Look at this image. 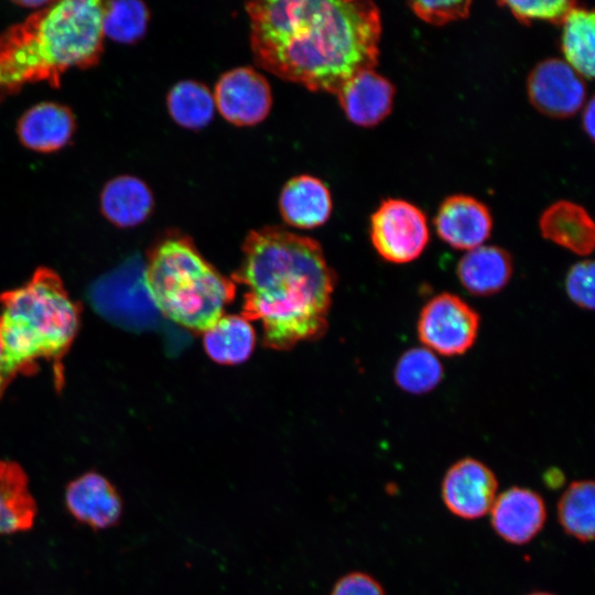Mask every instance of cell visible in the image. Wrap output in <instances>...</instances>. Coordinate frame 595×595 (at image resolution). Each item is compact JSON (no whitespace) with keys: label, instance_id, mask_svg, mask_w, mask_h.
<instances>
[{"label":"cell","instance_id":"obj_1","mask_svg":"<svg viewBox=\"0 0 595 595\" xmlns=\"http://www.w3.org/2000/svg\"><path fill=\"white\" fill-rule=\"evenodd\" d=\"M246 11L257 65L284 80L337 94L377 65L381 20L371 1H251Z\"/></svg>","mask_w":595,"mask_h":595},{"label":"cell","instance_id":"obj_14","mask_svg":"<svg viewBox=\"0 0 595 595\" xmlns=\"http://www.w3.org/2000/svg\"><path fill=\"white\" fill-rule=\"evenodd\" d=\"M76 131L73 110L56 101H42L28 108L18 119L15 132L21 144L50 154L65 148Z\"/></svg>","mask_w":595,"mask_h":595},{"label":"cell","instance_id":"obj_15","mask_svg":"<svg viewBox=\"0 0 595 595\" xmlns=\"http://www.w3.org/2000/svg\"><path fill=\"white\" fill-rule=\"evenodd\" d=\"M394 94L392 83L372 68L355 74L336 95L349 121L374 127L391 112Z\"/></svg>","mask_w":595,"mask_h":595},{"label":"cell","instance_id":"obj_16","mask_svg":"<svg viewBox=\"0 0 595 595\" xmlns=\"http://www.w3.org/2000/svg\"><path fill=\"white\" fill-rule=\"evenodd\" d=\"M332 208L329 190L312 175L292 177L280 193V214L292 227L311 229L322 226L329 218Z\"/></svg>","mask_w":595,"mask_h":595},{"label":"cell","instance_id":"obj_9","mask_svg":"<svg viewBox=\"0 0 595 595\" xmlns=\"http://www.w3.org/2000/svg\"><path fill=\"white\" fill-rule=\"evenodd\" d=\"M527 91L533 107L553 118L575 115L586 99L583 78L560 58L540 62L528 76Z\"/></svg>","mask_w":595,"mask_h":595},{"label":"cell","instance_id":"obj_3","mask_svg":"<svg viewBox=\"0 0 595 595\" xmlns=\"http://www.w3.org/2000/svg\"><path fill=\"white\" fill-rule=\"evenodd\" d=\"M104 43L102 1H51L0 33V100L32 84L60 88L68 71L99 63Z\"/></svg>","mask_w":595,"mask_h":595},{"label":"cell","instance_id":"obj_17","mask_svg":"<svg viewBox=\"0 0 595 595\" xmlns=\"http://www.w3.org/2000/svg\"><path fill=\"white\" fill-rule=\"evenodd\" d=\"M102 216L119 228H132L145 221L154 207L148 184L133 175H118L105 183L99 195Z\"/></svg>","mask_w":595,"mask_h":595},{"label":"cell","instance_id":"obj_19","mask_svg":"<svg viewBox=\"0 0 595 595\" xmlns=\"http://www.w3.org/2000/svg\"><path fill=\"white\" fill-rule=\"evenodd\" d=\"M543 238L576 255L592 253L595 226L585 208L569 201L549 206L539 221Z\"/></svg>","mask_w":595,"mask_h":595},{"label":"cell","instance_id":"obj_2","mask_svg":"<svg viewBox=\"0 0 595 595\" xmlns=\"http://www.w3.org/2000/svg\"><path fill=\"white\" fill-rule=\"evenodd\" d=\"M231 280L245 288L241 315L261 323L264 346L286 350L325 333L336 278L314 239L275 226L251 230Z\"/></svg>","mask_w":595,"mask_h":595},{"label":"cell","instance_id":"obj_32","mask_svg":"<svg viewBox=\"0 0 595 595\" xmlns=\"http://www.w3.org/2000/svg\"><path fill=\"white\" fill-rule=\"evenodd\" d=\"M544 483L550 488H558L564 483V475L560 469L550 468L543 476Z\"/></svg>","mask_w":595,"mask_h":595},{"label":"cell","instance_id":"obj_10","mask_svg":"<svg viewBox=\"0 0 595 595\" xmlns=\"http://www.w3.org/2000/svg\"><path fill=\"white\" fill-rule=\"evenodd\" d=\"M498 480L483 462L465 457L445 473L441 493L447 509L463 519L485 516L497 497Z\"/></svg>","mask_w":595,"mask_h":595},{"label":"cell","instance_id":"obj_7","mask_svg":"<svg viewBox=\"0 0 595 595\" xmlns=\"http://www.w3.org/2000/svg\"><path fill=\"white\" fill-rule=\"evenodd\" d=\"M370 239L386 261L411 262L421 256L430 240L425 215L407 201L385 199L371 215Z\"/></svg>","mask_w":595,"mask_h":595},{"label":"cell","instance_id":"obj_27","mask_svg":"<svg viewBox=\"0 0 595 595\" xmlns=\"http://www.w3.org/2000/svg\"><path fill=\"white\" fill-rule=\"evenodd\" d=\"M498 4L507 7L523 24L537 20L562 24L566 15L577 6L575 1L570 0L501 1Z\"/></svg>","mask_w":595,"mask_h":595},{"label":"cell","instance_id":"obj_24","mask_svg":"<svg viewBox=\"0 0 595 595\" xmlns=\"http://www.w3.org/2000/svg\"><path fill=\"white\" fill-rule=\"evenodd\" d=\"M166 107L178 126L199 130L206 127L215 112L212 91L204 84L186 79L176 83L166 96Z\"/></svg>","mask_w":595,"mask_h":595},{"label":"cell","instance_id":"obj_31","mask_svg":"<svg viewBox=\"0 0 595 595\" xmlns=\"http://www.w3.org/2000/svg\"><path fill=\"white\" fill-rule=\"evenodd\" d=\"M582 123H583L584 131L589 136L591 139H594L595 104H594L593 98L589 99V101L586 104L584 108Z\"/></svg>","mask_w":595,"mask_h":595},{"label":"cell","instance_id":"obj_35","mask_svg":"<svg viewBox=\"0 0 595 595\" xmlns=\"http://www.w3.org/2000/svg\"><path fill=\"white\" fill-rule=\"evenodd\" d=\"M1 356H2V343H1V338H0V360H1Z\"/></svg>","mask_w":595,"mask_h":595},{"label":"cell","instance_id":"obj_25","mask_svg":"<svg viewBox=\"0 0 595 595\" xmlns=\"http://www.w3.org/2000/svg\"><path fill=\"white\" fill-rule=\"evenodd\" d=\"M444 377V368L436 354L426 347H414L398 359L393 379L397 386L412 394L430 392Z\"/></svg>","mask_w":595,"mask_h":595},{"label":"cell","instance_id":"obj_13","mask_svg":"<svg viewBox=\"0 0 595 595\" xmlns=\"http://www.w3.org/2000/svg\"><path fill=\"white\" fill-rule=\"evenodd\" d=\"M439 237L454 249L472 250L489 238L493 218L482 202L467 195L447 197L434 218Z\"/></svg>","mask_w":595,"mask_h":595},{"label":"cell","instance_id":"obj_29","mask_svg":"<svg viewBox=\"0 0 595 595\" xmlns=\"http://www.w3.org/2000/svg\"><path fill=\"white\" fill-rule=\"evenodd\" d=\"M409 6L421 20L433 25H443L468 17L472 2L411 1Z\"/></svg>","mask_w":595,"mask_h":595},{"label":"cell","instance_id":"obj_26","mask_svg":"<svg viewBox=\"0 0 595 595\" xmlns=\"http://www.w3.org/2000/svg\"><path fill=\"white\" fill-rule=\"evenodd\" d=\"M150 11L142 1L102 2L104 36L120 44H133L141 40L148 29Z\"/></svg>","mask_w":595,"mask_h":595},{"label":"cell","instance_id":"obj_4","mask_svg":"<svg viewBox=\"0 0 595 595\" xmlns=\"http://www.w3.org/2000/svg\"><path fill=\"white\" fill-rule=\"evenodd\" d=\"M0 398L19 374L34 370L39 360L54 364L62 380L61 361L79 327V307L60 277L39 268L20 288L0 298Z\"/></svg>","mask_w":595,"mask_h":595},{"label":"cell","instance_id":"obj_30","mask_svg":"<svg viewBox=\"0 0 595 595\" xmlns=\"http://www.w3.org/2000/svg\"><path fill=\"white\" fill-rule=\"evenodd\" d=\"M331 595H386V593L381 584L371 575L351 572L336 582Z\"/></svg>","mask_w":595,"mask_h":595},{"label":"cell","instance_id":"obj_11","mask_svg":"<svg viewBox=\"0 0 595 595\" xmlns=\"http://www.w3.org/2000/svg\"><path fill=\"white\" fill-rule=\"evenodd\" d=\"M65 505L75 520L95 530L116 526L122 515L119 493L96 472L85 473L67 485Z\"/></svg>","mask_w":595,"mask_h":595},{"label":"cell","instance_id":"obj_23","mask_svg":"<svg viewBox=\"0 0 595 595\" xmlns=\"http://www.w3.org/2000/svg\"><path fill=\"white\" fill-rule=\"evenodd\" d=\"M595 485L593 480L572 482L559 499L556 512L562 529L586 543L594 539Z\"/></svg>","mask_w":595,"mask_h":595},{"label":"cell","instance_id":"obj_5","mask_svg":"<svg viewBox=\"0 0 595 595\" xmlns=\"http://www.w3.org/2000/svg\"><path fill=\"white\" fill-rule=\"evenodd\" d=\"M144 286L155 307L169 320L204 333L235 299L237 286L198 251L191 238L170 235L151 250Z\"/></svg>","mask_w":595,"mask_h":595},{"label":"cell","instance_id":"obj_8","mask_svg":"<svg viewBox=\"0 0 595 595\" xmlns=\"http://www.w3.org/2000/svg\"><path fill=\"white\" fill-rule=\"evenodd\" d=\"M213 96L223 118L240 127L261 122L272 106V93L267 78L248 66L224 73L216 83Z\"/></svg>","mask_w":595,"mask_h":595},{"label":"cell","instance_id":"obj_22","mask_svg":"<svg viewBox=\"0 0 595 595\" xmlns=\"http://www.w3.org/2000/svg\"><path fill=\"white\" fill-rule=\"evenodd\" d=\"M561 50L565 62L582 77L593 79L595 71V14L577 8L563 23Z\"/></svg>","mask_w":595,"mask_h":595},{"label":"cell","instance_id":"obj_21","mask_svg":"<svg viewBox=\"0 0 595 595\" xmlns=\"http://www.w3.org/2000/svg\"><path fill=\"white\" fill-rule=\"evenodd\" d=\"M203 345L210 359L223 365L246 361L256 346L250 321L240 315H223L203 333Z\"/></svg>","mask_w":595,"mask_h":595},{"label":"cell","instance_id":"obj_20","mask_svg":"<svg viewBox=\"0 0 595 595\" xmlns=\"http://www.w3.org/2000/svg\"><path fill=\"white\" fill-rule=\"evenodd\" d=\"M36 516V505L22 468L0 461V534L28 530Z\"/></svg>","mask_w":595,"mask_h":595},{"label":"cell","instance_id":"obj_18","mask_svg":"<svg viewBox=\"0 0 595 595\" xmlns=\"http://www.w3.org/2000/svg\"><path fill=\"white\" fill-rule=\"evenodd\" d=\"M512 272L511 256L497 246H479L466 251L456 267L461 284L478 296L500 292L510 281Z\"/></svg>","mask_w":595,"mask_h":595},{"label":"cell","instance_id":"obj_34","mask_svg":"<svg viewBox=\"0 0 595 595\" xmlns=\"http://www.w3.org/2000/svg\"><path fill=\"white\" fill-rule=\"evenodd\" d=\"M528 595H555V594H552V593H549V592H534V593H530Z\"/></svg>","mask_w":595,"mask_h":595},{"label":"cell","instance_id":"obj_28","mask_svg":"<svg viewBox=\"0 0 595 595\" xmlns=\"http://www.w3.org/2000/svg\"><path fill=\"white\" fill-rule=\"evenodd\" d=\"M570 300L581 309H594V262L583 260L573 264L565 278Z\"/></svg>","mask_w":595,"mask_h":595},{"label":"cell","instance_id":"obj_33","mask_svg":"<svg viewBox=\"0 0 595 595\" xmlns=\"http://www.w3.org/2000/svg\"><path fill=\"white\" fill-rule=\"evenodd\" d=\"M51 1H19L15 2L20 7H24L26 9H33V11L39 10L45 6H47Z\"/></svg>","mask_w":595,"mask_h":595},{"label":"cell","instance_id":"obj_12","mask_svg":"<svg viewBox=\"0 0 595 595\" xmlns=\"http://www.w3.org/2000/svg\"><path fill=\"white\" fill-rule=\"evenodd\" d=\"M547 507L534 490L511 487L496 497L490 508V523L495 532L512 544L531 541L543 528Z\"/></svg>","mask_w":595,"mask_h":595},{"label":"cell","instance_id":"obj_6","mask_svg":"<svg viewBox=\"0 0 595 595\" xmlns=\"http://www.w3.org/2000/svg\"><path fill=\"white\" fill-rule=\"evenodd\" d=\"M479 329L478 313L458 295L443 292L421 310L418 335L434 354L458 356L475 343Z\"/></svg>","mask_w":595,"mask_h":595}]
</instances>
